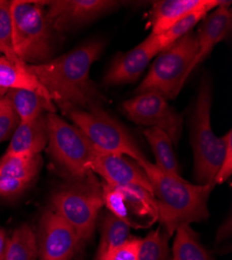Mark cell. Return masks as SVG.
<instances>
[{
  "label": "cell",
  "instance_id": "obj_1",
  "mask_svg": "<svg viewBox=\"0 0 232 260\" xmlns=\"http://www.w3.org/2000/svg\"><path fill=\"white\" fill-rule=\"evenodd\" d=\"M102 49L100 41H91L47 62L25 63V68L57 105L95 111L102 108L104 97L90 78V69L100 57Z\"/></svg>",
  "mask_w": 232,
  "mask_h": 260
},
{
  "label": "cell",
  "instance_id": "obj_2",
  "mask_svg": "<svg viewBox=\"0 0 232 260\" xmlns=\"http://www.w3.org/2000/svg\"><path fill=\"white\" fill-rule=\"evenodd\" d=\"M139 166L151 182L157 220L169 235H173L180 226L208 219L207 202L214 185L192 184L180 175L168 174L148 159Z\"/></svg>",
  "mask_w": 232,
  "mask_h": 260
},
{
  "label": "cell",
  "instance_id": "obj_3",
  "mask_svg": "<svg viewBox=\"0 0 232 260\" xmlns=\"http://www.w3.org/2000/svg\"><path fill=\"white\" fill-rule=\"evenodd\" d=\"M212 85L204 77L196 100L191 124V139L194 151V177L198 184L215 186V178L232 143V132L222 138L216 137L210 124Z\"/></svg>",
  "mask_w": 232,
  "mask_h": 260
},
{
  "label": "cell",
  "instance_id": "obj_4",
  "mask_svg": "<svg viewBox=\"0 0 232 260\" xmlns=\"http://www.w3.org/2000/svg\"><path fill=\"white\" fill-rule=\"evenodd\" d=\"M13 43L19 59L27 64L44 63L54 52V32L42 2L13 0Z\"/></svg>",
  "mask_w": 232,
  "mask_h": 260
},
{
  "label": "cell",
  "instance_id": "obj_5",
  "mask_svg": "<svg viewBox=\"0 0 232 260\" xmlns=\"http://www.w3.org/2000/svg\"><path fill=\"white\" fill-rule=\"evenodd\" d=\"M102 205L101 183L93 172L82 179L70 180L51 196V208L75 230L82 246L94 234Z\"/></svg>",
  "mask_w": 232,
  "mask_h": 260
},
{
  "label": "cell",
  "instance_id": "obj_6",
  "mask_svg": "<svg viewBox=\"0 0 232 260\" xmlns=\"http://www.w3.org/2000/svg\"><path fill=\"white\" fill-rule=\"evenodd\" d=\"M58 107L88 138L98 153L128 156L138 165L147 159L126 128L102 108L84 111L67 104Z\"/></svg>",
  "mask_w": 232,
  "mask_h": 260
},
{
  "label": "cell",
  "instance_id": "obj_7",
  "mask_svg": "<svg viewBox=\"0 0 232 260\" xmlns=\"http://www.w3.org/2000/svg\"><path fill=\"white\" fill-rule=\"evenodd\" d=\"M198 51L197 35L189 32L159 52L137 94L154 92L165 99L175 98L188 78L189 67Z\"/></svg>",
  "mask_w": 232,
  "mask_h": 260
},
{
  "label": "cell",
  "instance_id": "obj_8",
  "mask_svg": "<svg viewBox=\"0 0 232 260\" xmlns=\"http://www.w3.org/2000/svg\"><path fill=\"white\" fill-rule=\"evenodd\" d=\"M48 150L54 161L70 180H79L90 172V164L97 151L75 125L55 113L47 114Z\"/></svg>",
  "mask_w": 232,
  "mask_h": 260
},
{
  "label": "cell",
  "instance_id": "obj_9",
  "mask_svg": "<svg viewBox=\"0 0 232 260\" xmlns=\"http://www.w3.org/2000/svg\"><path fill=\"white\" fill-rule=\"evenodd\" d=\"M123 110L131 121L139 125L156 127L177 144L182 132V118L158 93L147 92L123 103Z\"/></svg>",
  "mask_w": 232,
  "mask_h": 260
},
{
  "label": "cell",
  "instance_id": "obj_10",
  "mask_svg": "<svg viewBox=\"0 0 232 260\" xmlns=\"http://www.w3.org/2000/svg\"><path fill=\"white\" fill-rule=\"evenodd\" d=\"M37 243L39 260H72L82 246L75 230L51 207L41 215Z\"/></svg>",
  "mask_w": 232,
  "mask_h": 260
},
{
  "label": "cell",
  "instance_id": "obj_11",
  "mask_svg": "<svg viewBox=\"0 0 232 260\" xmlns=\"http://www.w3.org/2000/svg\"><path fill=\"white\" fill-rule=\"evenodd\" d=\"M56 32L87 24L119 7L112 0H49L42 2Z\"/></svg>",
  "mask_w": 232,
  "mask_h": 260
},
{
  "label": "cell",
  "instance_id": "obj_12",
  "mask_svg": "<svg viewBox=\"0 0 232 260\" xmlns=\"http://www.w3.org/2000/svg\"><path fill=\"white\" fill-rule=\"evenodd\" d=\"M43 161L40 154H6L0 158V198L13 199L23 193L35 181Z\"/></svg>",
  "mask_w": 232,
  "mask_h": 260
},
{
  "label": "cell",
  "instance_id": "obj_13",
  "mask_svg": "<svg viewBox=\"0 0 232 260\" xmlns=\"http://www.w3.org/2000/svg\"><path fill=\"white\" fill-rule=\"evenodd\" d=\"M90 170L110 185L117 187L138 185L153 193L151 182L143 169L125 156L96 152L90 164Z\"/></svg>",
  "mask_w": 232,
  "mask_h": 260
},
{
  "label": "cell",
  "instance_id": "obj_14",
  "mask_svg": "<svg viewBox=\"0 0 232 260\" xmlns=\"http://www.w3.org/2000/svg\"><path fill=\"white\" fill-rule=\"evenodd\" d=\"M160 51L157 36L150 34L134 49L117 57L105 75L104 82L109 85L134 82Z\"/></svg>",
  "mask_w": 232,
  "mask_h": 260
},
{
  "label": "cell",
  "instance_id": "obj_15",
  "mask_svg": "<svg viewBox=\"0 0 232 260\" xmlns=\"http://www.w3.org/2000/svg\"><path fill=\"white\" fill-rule=\"evenodd\" d=\"M230 2H223L208 16H206L197 35L198 51L189 67L188 75L210 54L218 43L225 40L231 29L232 13L229 9Z\"/></svg>",
  "mask_w": 232,
  "mask_h": 260
},
{
  "label": "cell",
  "instance_id": "obj_16",
  "mask_svg": "<svg viewBox=\"0 0 232 260\" xmlns=\"http://www.w3.org/2000/svg\"><path fill=\"white\" fill-rule=\"evenodd\" d=\"M223 2L220 0H160L153 4L150 12L152 32L159 36L188 14L206 10L212 12Z\"/></svg>",
  "mask_w": 232,
  "mask_h": 260
},
{
  "label": "cell",
  "instance_id": "obj_17",
  "mask_svg": "<svg viewBox=\"0 0 232 260\" xmlns=\"http://www.w3.org/2000/svg\"><path fill=\"white\" fill-rule=\"evenodd\" d=\"M48 144L47 114L26 123L19 122L6 154L37 155Z\"/></svg>",
  "mask_w": 232,
  "mask_h": 260
},
{
  "label": "cell",
  "instance_id": "obj_18",
  "mask_svg": "<svg viewBox=\"0 0 232 260\" xmlns=\"http://www.w3.org/2000/svg\"><path fill=\"white\" fill-rule=\"evenodd\" d=\"M6 97L21 123L30 122L42 115L56 112L51 99L32 91L21 89L8 90Z\"/></svg>",
  "mask_w": 232,
  "mask_h": 260
},
{
  "label": "cell",
  "instance_id": "obj_19",
  "mask_svg": "<svg viewBox=\"0 0 232 260\" xmlns=\"http://www.w3.org/2000/svg\"><path fill=\"white\" fill-rule=\"evenodd\" d=\"M0 88L28 90L51 99L44 86L26 70L25 63L13 62L4 55L0 56Z\"/></svg>",
  "mask_w": 232,
  "mask_h": 260
},
{
  "label": "cell",
  "instance_id": "obj_20",
  "mask_svg": "<svg viewBox=\"0 0 232 260\" xmlns=\"http://www.w3.org/2000/svg\"><path fill=\"white\" fill-rule=\"evenodd\" d=\"M144 136L148 141L156 164L161 171L172 175H179V167L173 151V142L163 130L156 127H149L144 130Z\"/></svg>",
  "mask_w": 232,
  "mask_h": 260
},
{
  "label": "cell",
  "instance_id": "obj_21",
  "mask_svg": "<svg viewBox=\"0 0 232 260\" xmlns=\"http://www.w3.org/2000/svg\"><path fill=\"white\" fill-rule=\"evenodd\" d=\"M175 233L172 249L173 260H214L212 255L199 242L198 234L191 226H180Z\"/></svg>",
  "mask_w": 232,
  "mask_h": 260
},
{
  "label": "cell",
  "instance_id": "obj_22",
  "mask_svg": "<svg viewBox=\"0 0 232 260\" xmlns=\"http://www.w3.org/2000/svg\"><path fill=\"white\" fill-rule=\"evenodd\" d=\"M39 258L37 233L27 225H21L8 240L5 260H37Z\"/></svg>",
  "mask_w": 232,
  "mask_h": 260
},
{
  "label": "cell",
  "instance_id": "obj_23",
  "mask_svg": "<svg viewBox=\"0 0 232 260\" xmlns=\"http://www.w3.org/2000/svg\"><path fill=\"white\" fill-rule=\"evenodd\" d=\"M131 225L122 221L111 212L105 213L100 224V243L97 256L122 245L130 237Z\"/></svg>",
  "mask_w": 232,
  "mask_h": 260
},
{
  "label": "cell",
  "instance_id": "obj_24",
  "mask_svg": "<svg viewBox=\"0 0 232 260\" xmlns=\"http://www.w3.org/2000/svg\"><path fill=\"white\" fill-rule=\"evenodd\" d=\"M128 210L140 216H150L157 220V205L153 193L138 185L120 187Z\"/></svg>",
  "mask_w": 232,
  "mask_h": 260
},
{
  "label": "cell",
  "instance_id": "obj_25",
  "mask_svg": "<svg viewBox=\"0 0 232 260\" xmlns=\"http://www.w3.org/2000/svg\"><path fill=\"white\" fill-rule=\"evenodd\" d=\"M169 237L163 228L151 231L141 242L139 260H173Z\"/></svg>",
  "mask_w": 232,
  "mask_h": 260
},
{
  "label": "cell",
  "instance_id": "obj_26",
  "mask_svg": "<svg viewBox=\"0 0 232 260\" xmlns=\"http://www.w3.org/2000/svg\"><path fill=\"white\" fill-rule=\"evenodd\" d=\"M12 2L0 0V53L16 63H24L17 56L13 43Z\"/></svg>",
  "mask_w": 232,
  "mask_h": 260
},
{
  "label": "cell",
  "instance_id": "obj_27",
  "mask_svg": "<svg viewBox=\"0 0 232 260\" xmlns=\"http://www.w3.org/2000/svg\"><path fill=\"white\" fill-rule=\"evenodd\" d=\"M208 13L209 11L201 10V11L188 14L187 16L179 20L178 22H176L174 25H172L167 31L157 36L161 51L168 46L172 45L173 43H175L185 35L192 32V29L200 22L201 20H203L207 16Z\"/></svg>",
  "mask_w": 232,
  "mask_h": 260
},
{
  "label": "cell",
  "instance_id": "obj_28",
  "mask_svg": "<svg viewBox=\"0 0 232 260\" xmlns=\"http://www.w3.org/2000/svg\"><path fill=\"white\" fill-rule=\"evenodd\" d=\"M101 189L103 204L107 206L110 212L120 220L130 224L131 227L136 226V224L130 221L129 210L127 208V205H126L124 194L121 188L103 182L101 183Z\"/></svg>",
  "mask_w": 232,
  "mask_h": 260
},
{
  "label": "cell",
  "instance_id": "obj_29",
  "mask_svg": "<svg viewBox=\"0 0 232 260\" xmlns=\"http://www.w3.org/2000/svg\"><path fill=\"white\" fill-rule=\"evenodd\" d=\"M141 242V238L130 236L122 245L97 256V260H139Z\"/></svg>",
  "mask_w": 232,
  "mask_h": 260
},
{
  "label": "cell",
  "instance_id": "obj_30",
  "mask_svg": "<svg viewBox=\"0 0 232 260\" xmlns=\"http://www.w3.org/2000/svg\"><path fill=\"white\" fill-rule=\"evenodd\" d=\"M19 122L18 116L8 100V103L0 112V143L12 138Z\"/></svg>",
  "mask_w": 232,
  "mask_h": 260
},
{
  "label": "cell",
  "instance_id": "obj_31",
  "mask_svg": "<svg viewBox=\"0 0 232 260\" xmlns=\"http://www.w3.org/2000/svg\"><path fill=\"white\" fill-rule=\"evenodd\" d=\"M231 174H232V143L227 148L225 158L215 178V185L218 183H223L226 180H228Z\"/></svg>",
  "mask_w": 232,
  "mask_h": 260
},
{
  "label": "cell",
  "instance_id": "obj_32",
  "mask_svg": "<svg viewBox=\"0 0 232 260\" xmlns=\"http://www.w3.org/2000/svg\"><path fill=\"white\" fill-rule=\"evenodd\" d=\"M9 237L4 228L0 227V260H5Z\"/></svg>",
  "mask_w": 232,
  "mask_h": 260
},
{
  "label": "cell",
  "instance_id": "obj_33",
  "mask_svg": "<svg viewBox=\"0 0 232 260\" xmlns=\"http://www.w3.org/2000/svg\"><path fill=\"white\" fill-rule=\"evenodd\" d=\"M8 103V99H7V97L5 96L4 98H2L0 99V112H2V110L3 108L6 106V104Z\"/></svg>",
  "mask_w": 232,
  "mask_h": 260
},
{
  "label": "cell",
  "instance_id": "obj_34",
  "mask_svg": "<svg viewBox=\"0 0 232 260\" xmlns=\"http://www.w3.org/2000/svg\"><path fill=\"white\" fill-rule=\"evenodd\" d=\"M7 92H8V90H6V89H4V88H0V99L4 98V97L6 96Z\"/></svg>",
  "mask_w": 232,
  "mask_h": 260
}]
</instances>
